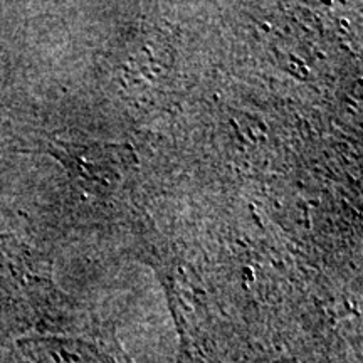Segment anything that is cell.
<instances>
[{
	"label": "cell",
	"mask_w": 363,
	"mask_h": 363,
	"mask_svg": "<svg viewBox=\"0 0 363 363\" xmlns=\"http://www.w3.org/2000/svg\"><path fill=\"white\" fill-rule=\"evenodd\" d=\"M52 153L67 167L72 179L89 189H113L131 167L133 152L128 145L101 143L94 140H57Z\"/></svg>",
	"instance_id": "cell-1"
}]
</instances>
